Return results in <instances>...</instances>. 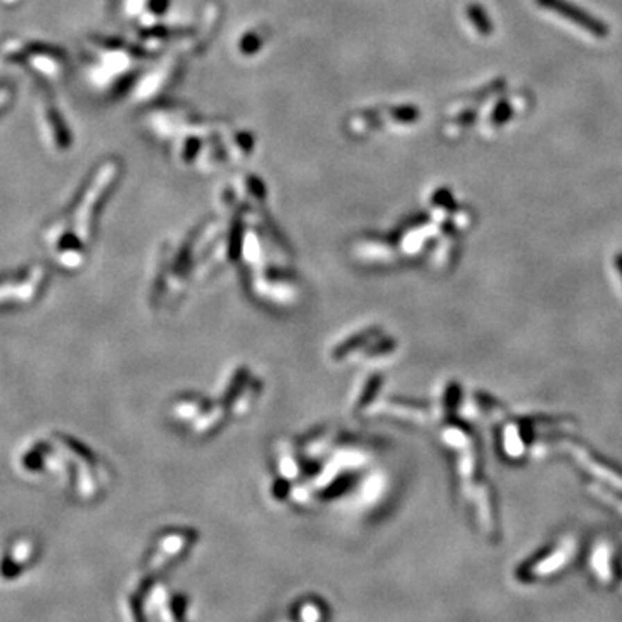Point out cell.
Wrapping results in <instances>:
<instances>
[{"mask_svg":"<svg viewBox=\"0 0 622 622\" xmlns=\"http://www.w3.org/2000/svg\"><path fill=\"white\" fill-rule=\"evenodd\" d=\"M469 17L472 19V23L476 24V28L480 31V33L489 35L491 31H493V24H491V21L487 19L486 12H484L479 6L469 7Z\"/></svg>","mask_w":622,"mask_h":622,"instance_id":"cell-2","label":"cell"},{"mask_svg":"<svg viewBox=\"0 0 622 622\" xmlns=\"http://www.w3.org/2000/svg\"><path fill=\"white\" fill-rule=\"evenodd\" d=\"M9 95H10V92L7 90V88H0V109H2L3 106H6V102H7V99H9Z\"/></svg>","mask_w":622,"mask_h":622,"instance_id":"cell-3","label":"cell"},{"mask_svg":"<svg viewBox=\"0 0 622 622\" xmlns=\"http://www.w3.org/2000/svg\"><path fill=\"white\" fill-rule=\"evenodd\" d=\"M538 6H541L543 9L551 10V12H557L558 16L565 17V19L572 21L574 24H578L579 28H582L585 31L591 33L593 37H607L609 35V26H607L603 21H600L598 17L591 16L588 10L581 9L575 3L569 2V0H536Z\"/></svg>","mask_w":622,"mask_h":622,"instance_id":"cell-1","label":"cell"}]
</instances>
